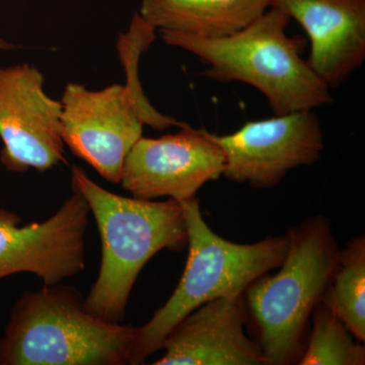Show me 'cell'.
<instances>
[{"label": "cell", "mask_w": 365, "mask_h": 365, "mask_svg": "<svg viewBox=\"0 0 365 365\" xmlns=\"http://www.w3.org/2000/svg\"><path fill=\"white\" fill-rule=\"evenodd\" d=\"M225 155L209 132L190 125L160 138L141 136L125 158L120 184L132 197L182 202L223 176Z\"/></svg>", "instance_id": "obj_10"}, {"label": "cell", "mask_w": 365, "mask_h": 365, "mask_svg": "<svg viewBox=\"0 0 365 365\" xmlns=\"http://www.w3.org/2000/svg\"><path fill=\"white\" fill-rule=\"evenodd\" d=\"M322 302L359 342L365 340V237H354L340 251L339 262Z\"/></svg>", "instance_id": "obj_14"}, {"label": "cell", "mask_w": 365, "mask_h": 365, "mask_svg": "<svg viewBox=\"0 0 365 365\" xmlns=\"http://www.w3.org/2000/svg\"><path fill=\"white\" fill-rule=\"evenodd\" d=\"M16 48V46L11 44V43L7 42V41L4 39H0V50H4V51H7V50H11Z\"/></svg>", "instance_id": "obj_16"}, {"label": "cell", "mask_w": 365, "mask_h": 365, "mask_svg": "<svg viewBox=\"0 0 365 365\" xmlns=\"http://www.w3.org/2000/svg\"><path fill=\"white\" fill-rule=\"evenodd\" d=\"M181 203L188 230L186 268L165 306L137 328L134 364H144L162 349L170 331L197 307L220 297L244 294L255 280L279 268L287 255V234L255 244H235L208 227L196 197Z\"/></svg>", "instance_id": "obj_5"}, {"label": "cell", "mask_w": 365, "mask_h": 365, "mask_svg": "<svg viewBox=\"0 0 365 365\" xmlns=\"http://www.w3.org/2000/svg\"><path fill=\"white\" fill-rule=\"evenodd\" d=\"M90 213L85 197L76 191L42 222L21 225L20 216L0 209V281L31 273L50 287L85 270Z\"/></svg>", "instance_id": "obj_9"}, {"label": "cell", "mask_w": 365, "mask_h": 365, "mask_svg": "<svg viewBox=\"0 0 365 365\" xmlns=\"http://www.w3.org/2000/svg\"><path fill=\"white\" fill-rule=\"evenodd\" d=\"M137 328L90 313L76 287H44L14 304L0 365L134 364Z\"/></svg>", "instance_id": "obj_3"}, {"label": "cell", "mask_w": 365, "mask_h": 365, "mask_svg": "<svg viewBox=\"0 0 365 365\" xmlns=\"http://www.w3.org/2000/svg\"><path fill=\"white\" fill-rule=\"evenodd\" d=\"M209 136L225 153L223 176L257 189L276 186L289 170L318 162L325 148L313 111L247 122L234 133Z\"/></svg>", "instance_id": "obj_8"}, {"label": "cell", "mask_w": 365, "mask_h": 365, "mask_svg": "<svg viewBox=\"0 0 365 365\" xmlns=\"http://www.w3.org/2000/svg\"><path fill=\"white\" fill-rule=\"evenodd\" d=\"M272 7V0H143L141 16L157 31L200 38L240 32Z\"/></svg>", "instance_id": "obj_13"}, {"label": "cell", "mask_w": 365, "mask_h": 365, "mask_svg": "<svg viewBox=\"0 0 365 365\" xmlns=\"http://www.w3.org/2000/svg\"><path fill=\"white\" fill-rule=\"evenodd\" d=\"M313 313L311 338L299 364L364 365V346L356 342L332 309L319 302Z\"/></svg>", "instance_id": "obj_15"}, {"label": "cell", "mask_w": 365, "mask_h": 365, "mask_svg": "<svg viewBox=\"0 0 365 365\" xmlns=\"http://www.w3.org/2000/svg\"><path fill=\"white\" fill-rule=\"evenodd\" d=\"M292 19L271 7L240 32L200 38L158 31L163 42L192 53L208 66L204 76L218 83L241 81L265 96L275 116L331 104L330 88L302 59L304 41L289 37Z\"/></svg>", "instance_id": "obj_2"}, {"label": "cell", "mask_w": 365, "mask_h": 365, "mask_svg": "<svg viewBox=\"0 0 365 365\" xmlns=\"http://www.w3.org/2000/svg\"><path fill=\"white\" fill-rule=\"evenodd\" d=\"M44 83L28 63L0 68V162L11 172H45L67 163L62 103L45 93Z\"/></svg>", "instance_id": "obj_7"}, {"label": "cell", "mask_w": 365, "mask_h": 365, "mask_svg": "<svg viewBox=\"0 0 365 365\" xmlns=\"http://www.w3.org/2000/svg\"><path fill=\"white\" fill-rule=\"evenodd\" d=\"M287 237L279 272L261 276L244 292L260 332L262 351L273 365L290 364L299 356L307 322L339 262L340 250L325 216L300 223Z\"/></svg>", "instance_id": "obj_6"}, {"label": "cell", "mask_w": 365, "mask_h": 365, "mask_svg": "<svg viewBox=\"0 0 365 365\" xmlns=\"http://www.w3.org/2000/svg\"><path fill=\"white\" fill-rule=\"evenodd\" d=\"M299 21L311 40L309 67L330 88L345 83L365 60V0H272Z\"/></svg>", "instance_id": "obj_12"}, {"label": "cell", "mask_w": 365, "mask_h": 365, "mask_svg": "<svg viewBox=\"0 0 365 365\" xmlns=\"http://www.w3.org/2000/svg\"><path fill=\"white\" fill-rule=\"evenodd\" d=\"M72 190L90 206L102 242V261L86 295L90 313L111 323H122L137 277L148 261L163 250L188 246L182 203L128 198L93 181L81 168L72 167Z\"/></svg>", "instance_id": "obj_1"}, {"label": "cell", "mask_w": 365, "mask_h": 365, "mask_svg": "<svg viewBox=\"0 0 365 365\" xmlns=\"http://www.w3.org/2000/svg\"><path fill=\"white\" fill-rule=\"evenodd\" d=\"M117 47L126 72L125 85L91 91L69 83L60 100L64 143L112 184H120L125 158L143 136L144 125L160 131L188 126L158 112L144 95L138 64L150 47L148 41L139 34L127 33L120 36Z\"/></svg>", "instance_id": "obj_4"}, {"label": "cell", "mask_w": 365, "mask_h": 365, "mask_svg": "<svg viewBox=\"0 0 365 365\" xmlns=\"http://www.w3.org/2000/svg\"><path fill=\"white\" fill-rule=\"evenodd\" d=\"M244 294L197 307L167 336L155 365H268L260 344L245 333Z\"/></svg>", "instance_id": "obj_11"}]
</instances>
